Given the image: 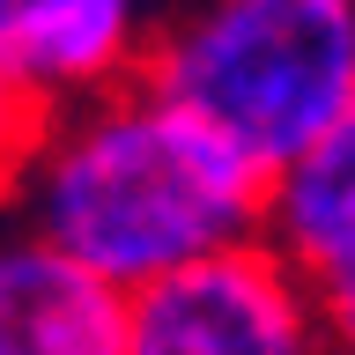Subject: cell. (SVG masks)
Returning a JSON list of instances; mask_svg holds the SVG:
<instances>
[{
    "label": "cell",
    "mask_w": 355,
    "mask_h": 355,
    "mask_svg": "<svg viewBox=\"0 0 355 355\" xmlns=\"http://www.w3.org/2000/svg\"><path fill=\"white\" fill-rule=\"evenodd\" d=\"M0 215L141 296L178 266L266 237V171L155 82H126L44 119Z\"/></svg>",
    "instance_id": "1"
},
{
    "label": "cell",
    "mask_w": 355,
    "mask_h": 355,
    "mask_svg": "<svg viewBox=\"0 0 355 355\" xmlns=\"http://www.w3.org/2000/svg\"><path fill=\"white\" fill-rule=\"evenodd\" d=\"M141 82L274 178L355 111V0H185Z\"/></svg>",
    "instance_id": "2"
},
{
    "label": "cell",
    "mask_w": 355,
    "mask_h": 355,
    "mask_svg": "<svg viewBox=\"0 0 355 355\" xmlns=\"http://www.w3.org/2000/svg\"><path fill=\"white\" fill-rule=\"evenodd\" d=\"M133 355H333L311 274L266 237L133 296Z\"/></svg>",
    "instance_id": "3"
},
{
    "label": "cell",
    "mask_w": 355,
    "mask_h": 355,
    "mask_svg": "<svg viewBox=\"0 0 355 355\" xmlns=\"http://www.w3.org/2000/svg\"><path fill=\"white\" fill-rule=\"evenodd\" d=\"M155 30V0H0V60L44 96V111L141 82Z\"/></svg>",
    "instance_id": "4"
},
{
    "label": "cell",
    "mask_w": 355,
    "mask_h": 355,
    "mask_svg": "<svg viewBox=\"0 0 355 355\" xmlns=\"http://www.w3.org/2000/svg\"><path fill=\"white\" fill-rule=\"evenodd\" d=\"M0 355H133V296L0 215Z\"/></svg>",
    "instance_id": "5"
},
{
    "label": "cell",
    "mask_w": 355,
    "mask_h": 355,
    "mask_svg": "<svg viewBox=\"0 0 355 355\" xmlns=\"http://www.w3.org/2000/svg\"><path fill=\"white\" fill-rule=\"evenodd\" d=\"M355 237V111L311 141L288 171L266 178V244L304 266H326Z\"/></svg>",
    "instance_id": "6"
},
{
    "label": "cell",
    "mask_w": 355,
    "mask_h": 355,
    "mask_svg": "<svg viewBox=\"0 0 355 355\" xmlns=\"http://www.w3.org/2000/svg\"><path fill=\"white\" fill-rule=\"evenodd\" d=\"M44 119H52V111H44V96L22 82L8 60H0V193H8V178L22 171V155L37 148Z\"/></svg>",
    "instance_id": "7"
},
{
    "label": "cell",
    "mask_w": 355,
    "mask_h": 355,
    "mask_svg": "<svg viewBox=\"0 0 355 355\" xmlns=\"http://www.w3.org/2000/svg\"><path fill=\"white\" fill-rule=\"evenodd\" d=\"M311 296H318V318H326L333 355H355V237L340 244L326 266H311Z\"/></svg>",
    "instance_id": "8"
}]
</instances>
